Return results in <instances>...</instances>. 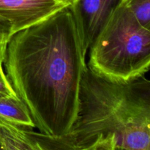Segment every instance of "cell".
<instances>
[{
    "label": "cell",
    "mask_w": 150,
    "mask_h": 150,
    "mask_svg": "<svg viewBox=\"0 0 150 150\" xmlns=\"http://www.w3.org/2000/svg\"><path fill=\"white\" fill-rule=\"evenodd\" d=\"M86 57L69 7L9 40L6 75L40 133L64 136L71 130Z\"/></svg>",
    "instance_id": "obj_1"
},
{
    "label": "cell",
    "mask_w": 150,
    "mask_h": 150,
    "mask_svg": "<svg viewBox=\"0 0 150 150\" xmlns=\"http://www.w3.org/2000/svg\"><path fill=\"white\" fill-rule=\"evenodd\" d=\"M88 51L92 71L110 80L129 81L150 69V32L122 2Z\"/></svg>",
    "instance_id": "obj_2"
},
{
    "label": "cell",
    "mask_w": 150,
    "mask_h": 150,
    "mask_svg": "<svg viewBox=\"0 0 150 150\" xmlns=\"http://www.w3.org/2000/svg\"><path fill=\"white\" fill-rule=\"evenodd\" d=\"M124 0H74L70 6L86 53Z\"/></svg>",
    "instance_id": "obj_3"
},
{
    "label": "cell",
    "mask_w": 150,
    "mask_h": 150,
    "mask_svg": "<svg viewBox=\"0 0 150 150\" xmlns=\"http://www.w3.org/2000/svg\"><path fill=\"white\" fill-rule=\"evenodd\" d=\"M66 7L56 0H0V18L10 25L13 36Z\"/></svg>",
    "instance_id": "obj_4"
},
{
    "label": "cell",
    "mask_w": 150,
    "mask_h": 150,
    "mask_svg": "<svg viewBox=\"0 0 150 150\" xmlns=\"http://www.w3.org/2000/svg\"><path fill=\"white\" fill-rule=\"evenodd\" d=\"M0 142L4 150H48L43 133L1 120Z\"/></svg>",
    "instance_id": "obj_5"
},
{
    "label": "cell",
    "mask_w": 150,
    "mask_h": 150,
    "mask_svg": "<svg viewBox=\"0 0 150 150\" xmlns=\"http://www.w3.org/2000/svg\"><path fill=\"white\" fill-rule=\"evenodd\" d=\"M0 120L19 127H35L27 106L18 96L0 98Z\"/></svg>",
    "instance_id": "obj_6"
},
{
    "label": "cell",
    "mask_w": 150,
    "mask_h": 150,
    "mask_svg": "<svg viewBox=\"0 0 150 150\" xmlns=\"http://www.w3.org/2000/svg\"><path fill=\"white\" fill-rule=\"evenodd\" d=\"M44 139L48 150H114L116 147L115 138L111 134L100 135L90 143L81 146L75 144L66 136L44 134Z\"/></svg>",
    "instance_id": "obj_7"
},
{
    "label": "cell",
    "mask_w": 150,
    "mask_h": 150,
    "mask_svg": "<svg viewBox=\"0 0 150 150\" xmlns=\"http://www.w3.org/2000/svg\"><path fill=\"white\" fill-rule=\"evenodd\" d=\"M123 3L141 25L150 32V0H124Z\"/></svg>",
    "instance_id": "obj_8"
},
{
    "label": "cell",
    "mask_w": 150,
    "mask_h": 150,
    "mask_svg": "<svg viewBox=\"0 0 150 150\" xmlns=\"http://www.w3.org/2000/svg\"><path fill=\"white\" fill-rule=\"evenodd\" d=\"M2 62H0V98L3 97L18 96L9 81L7 75L4 73L2 67Z\"/></svg>",
    "instance_id": "obj_9"
},
{
    "label": "cell",
    "mask_w": 150,
    "mask_h": 150,
    "mask_svg": "<svg viewBox=\"0 0 150 150\" xmlns=\"http://www.w3.org/2000/svg\"><path fill=\"white\" fill-rule=\"evenodd\" d=\"M12 37L10 26L4 19L0 18V40L8 42Z\"/></svg>",
    "instance_id": "obj_10"
},
{
    "label": "cell",
    "mask_w": 150,
    "mask_h": 150,
    "mask_svg": "<svg viewBox=\"0 0 150 150\" xmlns=\"http://www.w3.org/2000/svg\"><path fill=\"white\" fill-rule=\"evenodd\" d=\"M7 42L0 40V62H4Z\"/></svg>",
    "instance_id": "obj_11"
},
{
    "label": "cell",
    "mask_w": 150,
    "mask_h": 150,
    "mask_svg": "<svg viewBox=\"0 0 150 150\" xmlns=\"http://www.w3.org/2000/svg\"><path fill=\"white\" fill-rule=\"evenodd\" d=\"M114 150H130V149H123V148L121 147H118V146H116L115 149Z\"/></svg>",
    "instance_id": "obj_12"
},
{
    "label": "cell",
    "mask_w": 150,
    "mask_h": 150,
    "mask_svg": "<svg viewBox=\"0 0 150 150\" xmlns=\"http://www.w3.org/2000/svg\"><path fill=\"white\" fill-rule=\"evenodd\" d=\"M0 150H4V149H3V147H2V146H1V142H0Z\"/></svg>",
    "instance_id": "obj_13"
}]
</instances>
